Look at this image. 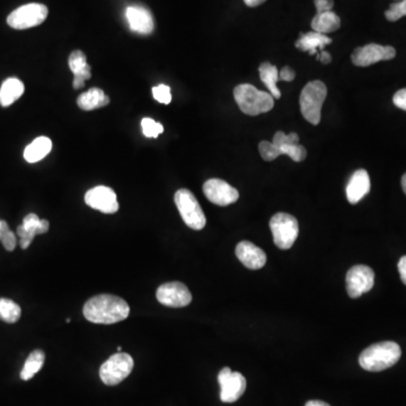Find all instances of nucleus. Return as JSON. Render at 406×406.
Returning a JSON list of instances; mask_svg holds the SVG:
<instances>
[{"label": "nucleus", "mask_w": 406, "mask_h": 406, "mask_svg": "<svg viewBox=\"0 0 406 406\" xmlns=\"http://www.w3.org/2000/svg\"><path fill=\"white\" fill-rule=\"evenodd\" d=\"M385 16L390 22H396L402 17L406 16V0L397 1V3L392 4L390 9L385 13Z\"/></svg>", "instance_id": "obj_31"}, {"label": "nucleus", "mask_w": 406, "mask_h": 406, "mask_svg": "<svg viewBox=\"0 0 406 406\" xmlns=\"http://www.w3.org/2000/svg\"><path fill=\"white\" fill-rule=\"evenodd\" d=\"M259 74L262 82L267 86L272 97L274 100L280 98L281 92L277 86L279 82V70L276 65H271L270 63H263L260 65Z\"/></svg>", "instance_id": "obj_25"}, {"label": "nucleus", "mask_w": 406, "mask_h": 406, "mask_svg": "<svg viewBox=\"0 0 406 406\" xmlns=\"http://www.w3.org/2000/svg\"><path fill=\"white\" fill-rule=\"evenodd\" d=\"M398 272H400L403 284L406 286V255L402 257L398 262Z\"/></svg>", "instance_id": "obj_36"}, {"label": "nucleus", "mask_w": 406, "mask_h": 406, "mask_svg": "<svg viewBox=\"0 0 406 406\" xmlns=\"http://www.w3.org/2000/svg\"><path fill=\"white\" fill-rule=\"evenodd\" d=\"M203 193L209 201L220 207L233 205L240 198L236 188L219 178H211L203 184Z\"/></svg>", "instance_id": "obj_15"}, {"label": "nucleus", "mask_w": 406, "mask_h": 406, "mask_svg": "<svg viewBox=\"0 0 406 406\" xmlns=\"http://www.w3.org/2000/svg\"><path fill=\"white\" fill-rule=\"evenodd\" d=\"M234 97L240 111L251 117L269 112L274 107L272 95L265 90H257L253 85H238L235 87Z\"/></svg>", "instance_id": "obj_4"}, {"label": "nucleus", "mask_w": 406, "mask_h": 406, "mask_svg": "<svg viewBox=\"0 0 406 406\" xmlns=\"http://www.w3.org/2000/svg\"><path fill=\"white\" fill-rule=\"evenodd\" d=\"M332 43V38L322 33L307 32L301 33L300 38L296 41V48L304 52H309V55H319V50L324 49L326 46Z\"/></svg>", "instance_id": "obj_20"}, {"label": "nucleus", "mask_w": 406, "mask_h": 406, "mask_svg": "<svg viewBox=\"0 0 406 406\" xmlns=\"http://www.w3.org/2000/svg\"><path fill=\"white\" fill-rule=\"evenodd\" d=\"M48 7L42 4H28L11 11L7 17V24L15 30H26V28L38 26L47 19Z\"/></svg>", "instance_id": "obj_9"}, {"label": "nucleus", "mask_w": 406, "mask_h": 406, "mask_svg": "<svg viewBox=\"0 0 406 406\" xmlns=\"http://www.w3.org/2000/svg\"><path fill=\"white\" fill-rule=\"evenodd\" d=\"M260 155L265 161H272L279 156H289L292 161L300 163L307 157V150L299 145V136L294 132L286 134L278 131L273 137V141H261L259 145Z\"/></svg>", "instance_id": "obj_2"}, {"label": "nucleus", "mask_w": 406, "mask_h": 406, "mask_svg": "<svg viewBox=\"0 0 406 406\" xmlns=\"http://www.w3.org/2000/svg\"><path fill=\"white\" fill-rule=\"evenodd\" d=\"M317 60L321 61V63H324V65H328V63L332 61V57H331L330 53L326 51H322L319 55H316Z\"/></svg>", "instance_id": "obj_37"}, {"label": "nucleus", "mask_w": 406, "mask_h": 406, "mask_svg": "<svg viewBox=\"0 0 406 406\" xmlns=\"http://www.w3.org/2000/svg\"><path fill=\"white\" fill-rule=\"evenodd\" d=\"M24 84L17 78H9L0 87V105L9 107L24 94Z\"/></svg>", "instance_id": "obj_23"}, {"label": "nucleus", "mask_w": 406, "mask_h": 406, "mask_svg": "<svg viewBox=\"0 0 406 406\" xmlns=\"http://www.w3.org/2000/svg\"><path fill=\"white\" fill-rule=\"evenodd\" d=\"M117 351L119 352L122 351V348H121V346H119V348H117Z\"/></svg>", "instance_id": "obj_41"}, {"label": "nucleus", "mask_w": 406, "mask_h": 406, "mask_svg": "<svg viewBox=\"0 0 406 406\" xmlns=\"http://www.w3.org/2000/svg\"><path fill=\"white\" fill-rule=\"evenodd\" d=\"M305 406H331V405L330 404L325 403V402L317 401V400H314V401L307 402Z\"/></svg>", "instance_id": "obj_39"}, {"label": "nucleus", "mask_w": 406, "mask_h": 406, "mask_svg": "<svg viewBox=\"0 0 406 406\" xmlns=\"http://www.w3.org/2000/svg\"><path fill=\"white\" fill-rule=\"evenodd\" d=\"M402 188H403L404 193L406 194V174H404L402 178Z\"/></svg>", "instance_id": "obj_40"}, {"label": "nucleus", "mask_w": 406, "mask_h": 406, "mask_svg": "<svg viewBox=\"0 0 406 406\" xmlns=\"http://www.w3.org/2000/svg\"><path fill=\"white\" fill-rule=\"evenodd\" d=\"M401 346L392 341L379 342L361 352L359 363L367 371H383L390 368L401 359Z\"/></svg>", "instance_id": "obj_3"}, {"label": "nucleus", "mask_w": 406, "mask_h": 406, "mask_svg": "<svg viewBox=\"0 0 406 406\" xmlns=\"http://www.w3.org/2000/svg\"><path fill=\"white\" fill-rule=\"evenodd\" d=\"M370 191V178L365 169H358L350 178L346 186V198L351 205H357L358 202L365 198Z\"/></svg>", "instance_id": "obj_19"}, {"label": "nucleus", "mask_w": 406, "mask_h": 406, "mask_svg": "<svg viewBox=\"0 0 406 406\" xmlns=\"http://www.w3.org/2000/svg\"><path fill=\"white\" fill-rule=\"evenodd\" d=\"M153 95L156 101L161 104H169L172 102L171 88L167 85L161 84L153 87Z\"/></svg>", "instance_id": "obj_32"}, {"label": "nucleus", "mask_w": 406, "mask_h": 406, "mask_svg": "<svg viewBox=\"0 0 406 406\" xmlns=\"http://www.w3.org/2000/svg\"><path fill=\"white\" fill-rule=\"evenodd\" d=\"M85 319L95 324L122 322L130 314L128 303L113 294H97L90 298L82 309Z\"/></svg>", "instance_id": "obj_1"}, {"label": "nucleus", "mask_w": 406, "mask_h": 406, "mask_svg": "<svg viewBox=\"0 0 406 406\" xmlns=\"http://www.w3.org/2000/svg\"><path fill=\"white\" fill-rule=\"evenodd\" d=\"M21 307L9 298H0V319L4 322L14 324L21 319Z\"/></svg>", "instance_id": "obj_28"}, {"label": "nucleus", "mask_w": 406, "mask_h": 406, "mask_svg": "<svg viewBox=\"0 0 406 406\" xmlns=\"http://www.w3.org/2000/svg\"><path fill=\"white\" fill-rule=\"evenodd\" d=\"M314 3L316 7L317 14L332 11L334 7V0H314Z\"/></svg>", "instance_id": "obj_33"}, {"label": "nucleus", "mask_w": 406, "mask_h": 406, "mask_svg": "<svg viewBox=\"0 0 406 406\" xmlns=\"http://www.w3.org/2000/svg\"><path fill=\"white\" fill-rule=\"evenodd\" d=\"M49 221L40 219L36 213H30L25 217L23 224L17 227V235L19 238V245L23 250H26L36 237V235L46 234L49 230Z\"/></svg>", "instance_id": "obj_16"}, {"label": "nucleus", "mask_w": 406, "mask_h": 406, "mask_svg": "<svg viewBox=\"0 0 406 406\" xmlns=\"http://www.w3.org/2000/svg\"><path fill=\"white\" fill-rule=\"evenodd\" d=\"M327 96V88L321 80H313L306 85L300 94L299 104L305 120L317 126L322 117V107Z\"/></svg>", "instance_id": "obj_5"}, {"label": "nucleus", "mask_w": 406, "mask_h": 406, "mask_svg": "<svg viewBox=\"0 0 406 406\" xmlns=\"http://www.w3.org/2000/svg\"><path fill=\"white\" fill-rule=\"evenodd\" d=\"M341 26V19L334 11H324L315 15L311 21V28L315 32L328 34V33L336 32Z\"/></svg>", "instance_id": "obj_24"}, {"label": "nucleus", "mask_w": 406, "mask_h": 406, "mask_svg": "<svg viewBox=\"0 0 406 406\" xmlns=\"http://www.w3.org/2000/svg\"><path fill=\"white\" fill-rule=\"evenodd\" d=\"M397 1H402V0H397Z\"/></svg>", "instance_id": "obj_43"}, {"label": "nucleus", "mask_w": 406, "mask_h": 406, "mask_svg": "<svg viewBox=\"0 0 406 406\" xmlns=\"http://www.w3.org/2000/svg\"><path fill=\"white\" fill-rule=\"evenodd\" d=\"M85 202L88 207L107 215L117 213L119 202L117 194L109 186H95L85 194Z\"/></svg>", "instance_id": "obj_14"}, {"label": "nucleus", "mask_w": 406, "mask_h": 406, "mask_svg": "<svg viewBox=\"0 0 406 406\" xmlns=\"http://www.w3.org/2000/svg\"><path fill=\"white\" fill-rule=\"evenodd\" d=\"M68 65L69 68L74 74V78L86 82L92 77L90 65L87 63V59H86L84 52L80 51V50L71 52V55H69Z\"/></svg>", "instance_id": "obj_26"}, {"label": "nucleus", "mask_w": 406, "mask_h": 406, "mask_svg": "<svg viewBox=\"0 0 406 406\" xmlns=\"http://www.w3.org/2000/svg\"><path fill=\"white\" fill-rule=\"evenodd\" d=\"M174 201L186 226L194 230H201L205 228L207 224L205 213L190 190L186 188L178 190L175 193Z\"/></svg>", "instance_id": "obj_6"}, {"label": "nucleus", "mask_w": 406, "mask_h": 406, "mask_svg": "<svg viewBox=\"0 0 406 406\" xmlns=\"http://www.w3.org/2000/svg\"><path fill=\"white\" fill-rule=\"evenodd\" d=\"M44 360H46V355L42 350H34V351L31 352V355L25 361L24 367L21 371V378L23 380H30L31 378L36 376L43 367Z\"/></svg>", "instance_id": "obj_27"}, {"label": "nucleus", "mask_w": 406, "mask_h": 406, "mask_svg": "<svg viewBox=\"0 0 406 406\" xmlns=\"http://www.w3.org/2000/svg\"><path fill=\"white\" fill-rule=\"evenodd\" d=\"M392 102L398 109L406 111V88L398 90L397 93L392 97Z\"/></svg>", "instance_id": "obj_34"}, {"label": "nucleus", "mask_w": 406, "mask_h": 406, "mask_svg": "<svg viewBox=\"0 0 406 406\" xmlns=\"http://www.w3.org/2000/svg\"><path fill=\"white\" fill-rule=\"evenodd\" d=\"M267 1V0H244V3L248 7H257V6L262 5V4Z\"/></svg>", "instance_id": "obj_38"}, {"label": "nucleus", "mask_w": 406, "mask_h": 406, "mask_svg": "<svg viewBox=\"0 0 406 406\" xmlns=\"http://www.w3.org/2000/svg\"><path fill=\"white\" fill-rule=\"evenodd\" d=\"M294 77H296V73L292 67H288V65L281 69L280 73H279V80H284V82H292Z\"/></svg>", "instance_id": "obj_35"}, {"label": "nucleus", "mask_w": 406, "mask_h": 406, "mask_svg": "<svg viewBox=\"0 0 406 406\" xmlns=\"http://www.w3.org/2000/svg\"><path fill=\"white\" fill-rule=\"evenodd\" d=\"M0 228H1V220H0Z\"/></svg>", "instance_id": "obj_42"}, {"label": "nucleus", "mask_w": 406, "mask_h": 406, "mask_svg": "<svg viewBox=\"0 0 406 406\" xmlns=\"http://www.w3.org/2000/svg\"><path fill=\"white\" fill-rule=\"evenodd\" d=\"M52 149V141L48 137H38L33 140L24 150V159L28 163H38L49 155Z\"/></svg>", "instance_id": "obj_22"}, {"label": "nucleus", "mask_w": 406, "mask_h": 406, "mask_svg": "<svg viewBox=\"0 0 406 406\" xmlns=\"http://www.w3.org/2000/svg\"><path fill=\"white\" fill-rule=\"evenodd\" d=\"M126 18L129 28L132 32L141 36H148L154 32L155 22L154 17L145 7L141 6H129L126 11Z\"/></svg>", "instance_id": "obj_17"}, {"label": "nucleus", "mask_w": 406, "mask_h": 406, "mask_svg": "<svg viewBox=\"0 0 406 406\" xmlns=\"http://www.w3.org/2000/svg\"><path fill=\"white\" fill-rule=\"evenodd\" d=\"M109 103V98L101 88H90L87 92L80 94L77 98V104L84 111H93L105 107Z\"/></svg>", "instance_id": "obj_21"}, {"label": "nucleus", "mask_w": 406, "mask_h": 406, "mask_svg": "<svg viewBox=\"0 0 406 406\" xmlns=\"http://www.w3.org/2000/svg\"><path fill=\"white\" fill-rule=\"evenodd\" d=\"M156 297L161 305L173 309L186 307L192 301V294L188 287L178 281L161 284L156 292Z\"/></svg>", "instance_id": "obj_12"}, {"label": "nucleus", "mask_w": 406, "mask_h": 406, "mask_svg": "<svg viewBox=\"0 0 406 406\" xmlns=\"http://www.w3.org/2000/svg\"><path fill=\"white\" fill-rule=\"evenodd\" d=\"M134 361L128 353L117 352L109 357L100 369L102 382L107 386H115L123 382L134 369Z\"/></svg>", "instance_id": "obj_8"}, {"label": "nucleus", "mask_w": 406, "mask_h": 406, "mask_svg": "<svg viewBox=\"0 0 406 406\" xmlns=\"http://www.w3.org/2000/svg\"><path fill=\"white\" fill-rule=\"evenodd\" d=\"M0 242L3 243L4 247L9 252L14 251L16 247V235L9 229V224L5 220H1V228H0Z\"/></svg>", "instance_id": "obj_29"}, {"label": "nucleus", "mask_w": 406, "mask_h": 406, "mask_svg": "<svg viewBox=\"0 0 406 406\" xmlns=\"http://www.w3.org/2000/svg\"><path fill=\"white\" fill-rule=\"evenodd\" d=\"M273 242L280 250H289L297 240L299 225L297 219L289 213H279L270 220Z\"/></svg>", "instance_id": "obj_7"}, {"label": "nucleus", "mask_w": 406, "mask_h": 406, "mask_svg": "<svg viewBox=\"0 0 406 406\" xmlns=\"http://www.w3.org/2000/svg\"><path fill=\"white\" fill-rule=\"evenodd\" d=\"M236 257L251 270H260L267 263L265 252L248 240H243L236 246Z\"/></svg>", "instance_id": "obj_18"}, {"label": "nucleus", "mask_w": 406, "mask_h": 406, "mask_svg": "<svg viewBox=\"0 0 406 406\" xmlns=\"http://www.w3.org/2000/svg\"><path fill=\"white\" fill-rule=\"evenodd\" d=\"M142 132L147 138H157L159 134H163L164 127L161 123L156 122L150 117H145L141 121Z\"/></svg>", "instance_id": "obj_30"}, {"label": "nucleus", "mask_w": 406, "mask_h": 406, "mask_svg": "<svg viewBox=\"0 0 406 406\" xmlns=\"http://www.w3.org/2000/svg\"><path fill=\"white\" fill-rule=\"evenodd\" d=\"M375 284V272L367 265H355L346 273V292L351 298H359L370 292Z\"/></svg>", "instance_id": "obj_10"}, {"label": "nucleus", "mask_w": 406, "mask_h": 406, "mask_svg": "<svg viewBox=\"0 0 406 406\" xmlns=\"http://www.w3.org/2000/svg\"><path fill=\"white\" fill-rule=\"evenodd\" d=\"M396 55V50L390 46L370 43L357 48L352 52L351 60L358 67H368L382 60H392Z\"/></svg>", "instance_id": "obj_13"}, {"label": "nucleus", "mask_w": 406, "mask_h": 406, "mask_svg": "<svg viewBox=\"0 0 406 406\" xmlns=\"http://www.w3.org/2000/svg\"><path fill=\"white\" fill-rule=\"evenodd\" d=\"M218 383L220 386V400L224 403H234L245 392V377L237 371L233 373L228 367L221 369L218 375Z\"/></svg>", "instance_id": "obj_11"}]
</instances>
